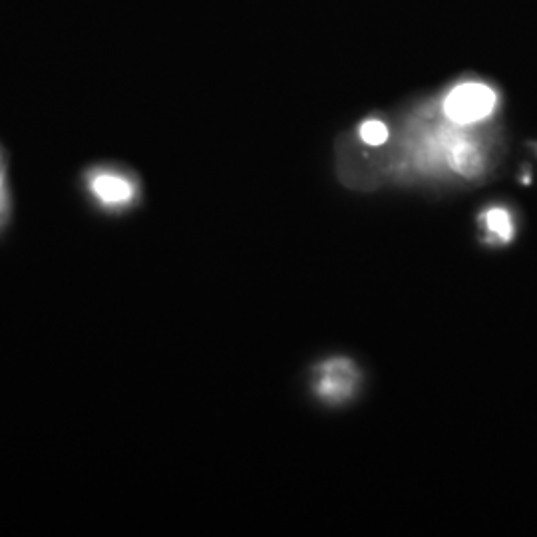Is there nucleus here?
Here are the masks:
<instances>
[{
  "mask_svg": "<svg viewBox=\"0 0 537 537\" xmlns=\"http://www.w3.org/2000/svg\"><path fill=\"white\" fill-rule=\"evenodd\" d=\"M498 106V94L482 82L458 84L444 102V112L454 124H476L492 116Z\"/></svg>",
  "mask_w": 537,
  "mask_h": 537,
  "instance_id": "f257e3e1",
  "label": "nucleus"
},
{
  "mask_svg": "<svg viewBox=\"0 0 537 537\" xmlns=\"http://www.w3.org/2000/svg\"><path fill=\"white\" fill-rule=\"evenodd\" d=\"M357 384L355 366L349 360H331L321 368L319 392L331 400L347 398Z\"/></svg>",
  "mask_w": 537,
  "mask_h": 537,
  "instance_id": "f03ea898",
  "label": "nucleus"
},
{
  "mask_svg": "<svg viewBox=\"0 0 537 537\" xmlns=\"http://www.w3.org/2000/svg\"><path fill=\"white\" fill-rule=\"evenodd\" d=\"M92 189L104 203H112V205L126 203L134 195V189H132L128 179L112 176V174H104V176L94 178Z\"/></svg>",
  "mask_w": 537,
  "mask_h": 537,
  "instance_id": "7ed1b4c3",
  "label": "nucleus"
},
{
  "mask_svg": "<svg viewBox=\"0 0 537 537\" xmlns=\"http://www.w3.org/2000/svg\"><path fill=\"white\" fill-rule=\"evenodd\" d=\"M486 225L488 229L502 241H510L514 237V223L506 209L494 207L486 213Z\"/></svg>",
  "mask_w": 537,
  "mask_h": 537,
  "instance_id": "20e7f679",
  "label": "nucleus"
},
{
  "mask_svg": "<svg viewBox=\"0 0 537 537\" xmlns=\"http://www.w3.org/2000/svg\"><path fill=\"white\" fill-rule=\"evenodd\" d=\"M360 138L368 146H382L388 140V128L380 120H368L360 128Z\"/></svg>",
  "mask_w": 537,
  "mask_h": 537,
  "instance_id": "39448f33",
  "label": "nucleus"
}]
</instances>
